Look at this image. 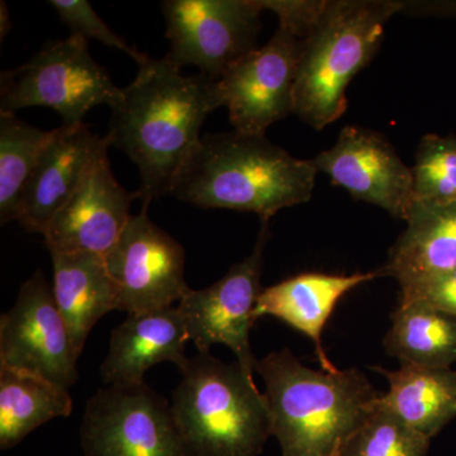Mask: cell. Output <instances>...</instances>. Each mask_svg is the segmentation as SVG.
I'll return each mask as SVG.
<instances>
[{"label":"cell","mask_w":456,"mask_h":456,"mask_svg":"<svg viewBox=\"0 0 456 456\" xmlns=\"http://www.w3.org/2000/svg\"><path fill=\"white\" fill-rule=\"evenodd\" d=\"M260 0H167L163 13L175 68L193 65L220 79L240 59L257 49Z\"/></svg>","instance_id":"ba28073f"},{"label":"cell","mask_w":456,"mask_h":456,"mask_svg":"<svg viewBox=\"0 0 456 456\" xmlns=\"http://www.w3.org/2000/svg\"><path fill=\"white\" fill-rule=\"evenodd\" d=\"M305 38L279 26L264 46L240 59L218 83L233 131L265 136L270 126L293 113V93Z\"/></svg>","instance_id":"30bf717a"},{"label":"cell","mask_w":456,"mask_h":456,"mask_svg":"<svg viewBox=\"0 0 456 456\" xmlns=\"http://www.w3.org/2000/svg\"><path fill=\"white\" fill-rule=\"evenodd\" d=\"M121 98L122 88L93 59L88 40L80 36L49 42L28 62L0 77V113L51 108L69 127L83 125L94 107L112 110Z\"/></svg>","instance_id":"8992f818"},{"label":"cell","mask_w":456,"mask_h":456,"mask_svg":"<svg viewBox=\"0 0 456 456\" xmlns=\"http://www.w3.org/2000/svg\"><path fill=\"white\" fill-rule=\"evenodd\" d=\"M180 373L171 408L188 456L261 454L272 434L254 377L209 353H198Z\"/></svg>","instance_id":"5b68a950"},{"label":"cell","mask_w":456,"mask_h":456,"mask_svg":"<svg viewBox=\"0 0 456 456\" xmlns=\"http://www.w3.org/2000/svg\"><path fill=\"white\" fill-rule=\"evenodd\" d=\"M224 107L217 79L183 75L167 59L141 65L112 108L107 137L137 165L143 202L171 194L200 145L207 117Z\"/></svg>","instance_id":"6da1fadb"},{"label":"cell","mask_w":456,"mask_h":456,"mask_svg":"<svg viewBox=\"0 0 456 456\" xmlns=\"http://www.w3.org/2000/svg\"><path fill=\"white\" fill-rule=\"evenodd\" d=\"M79 359L53 287L37 270L20 287L16 305L0 318V367L38 375L69 389Z\"/></svg>","instance_id":"8fae6325"},{"label":"cell","mask_w":456,"mask_h":456,"mask_svg":"<svg viewBox=\"0 0 456 456\" xmlns=\"http://www.w3.org/2000/svg\"><path fill=\"white\" fill-rule=\"evenodd\" d=\"M413 200L456 202V136L425 134L412 167Z\"/></svg>","instance_id":"d4e9b609"},{"label":"cell","mask_w":456,"mask_h":456,"mask_svg":"<svg viewBox=\"0 0 456 456\" xmlns=\"http://www.w3.org/2000/svg\"><path fill=\"white\" fill-rule=\"evenodd\" d=\"M69 389L38 375L0 367V449L17 446L40 426L70 416Z\"/></svg>","instance_id":"44dd1931"},{"label":"cell","mask_w":456,"mask_h":456,"mask_svg":"<svg viewBox=\"0 0 456 456\" xmlns=\"http://www.w3.org/2000/svg\"><path fill=\"white\" fill-rule=\"evenodd\" d=\"M379 277V270L351 275L302 273L264 288L255 307V320L263 316L275 317L302 332L314 342L321 368L334 371L338 368L327 358L322 345L327 321L345 294Z\"/></svg>","instance_id":"e0dca14e"},{"label":"cell","mask_w":456,"mask_h":456,"mask_svg":"<svg viewBox=\"0 0 456 456\" xmlns=\"http://www.w3.org/2000/svg\"><path fill=\"white\" fill-rule=\"evenodd\" d=\"M49 4L55 9L60 20L69 27L71 35L80 36L86 40L93 38L106 45L107 47L122 51L132 57L139 66L149 61V55L123 41L107 23L103 22L86 0H51Z\"/></svg>","instance_id":"484cf974"},{"label":"cell","mask_w":456,"mask_h":456,"mask_svg":"<svg viewBox=\"0 0 456 456\" xmlns=\"http://www.w3.org/2000/svg\"><path fill=\"white\" fill-rule=\"evenodd\" d=\"M398 302H413L456 317V268L401 288Z\"/></svg>","instance_id":"4316f807"},{"label":"cell","mask_w":456,"mask_h":456,"mask_svg":"<svg viewBox=\"0 0 456 456\" xmlns=\"http://www.w3.org/2000/svg\"><path fill=\"white\" fill-rule=\"evenodd\" d=\"M110 147L107 136L93 134L84 123L55 128L20 197L16 218L20 226L45 235L79 187L90 164Z\"/></svg>","instance_id":"9a60e30c"},{"label":"cell","mask_w":456,"mask_h":456,"mask_svg":"<svg viewBox=\"0 0 456 456\" xmlns=\"http://www.w3.org/2000/svg\"><path fill=\"white\" fill-rule=\"evenodd\" d=\"M318 173L362 202L407 220L413 204L412 167L379 132L346 126L334 146L311 159Z\"/></svg>","instance_id":"4fadbf2b"},{"label":"cell","mask_w":456,"mask_h":456,"mask_svg":"<svg viewBox=\"0 0 456 456\" xmlns=\"http://www.w3.org/2000/svg\"><path fill=\"white\" fill-rule=\"evenodd\" d=\"M270 221H261L253 253L231 266L227 274L211 287L189 289L179 302L189 338L200 354L222 344L235 354L246 374L254 377L255 359L250 345L254 312L263 288L264 251L270 239Z\"/></svg>","instance_id":"9c48e42d"},{"label":"cell","mask_w":456,"mask_h":456,"mask_svg":"<svg viewBox=\"0 0 456 456\" xmlns=\"http://www.w3.org/2000/svg\"><path fill=\"white\" fill-rule=\"evenodd\" d=\"M389 383L377 406L428 439L456 419V371L401 362L397 370L375 368Z\"/></svg>","instance_id":"ffe728a7"},{"label":"cell","mask_w":456,"mask_h":456,"mask_svg":"<svg viewBox=\"0 0 456 456\" xmlns=\"http://www.w3.org/2000/svg\"><path fill=\"white\" fill-rule=\"evenodd\" d=\"M53 134L0 113V224L16 221L20 197Z\"/></svg>","instance_id":"603a6c76"},{"label":"cell","mask_w":456,"mask_h":456,"mask_svg":"<svg viewBox=\"0 0 456 456\" xmlns=\"http://www.w3.org/2000/svg\"><path fill=\"white\" fill-rule=\"evenodd\" d=\"M255 371L265 384L270 434L281 456H338L380 397L362 371L314 370L288 349L257 360Z\"/></svg>","instance_id":"3957f363"},{"label":"cell","mask_w":456,"mask_h":456,"mask_svg":"<svg viewBox=\"0 0 456 456\" xmlns=\"http://www.w3.org/2000/svg\"><path fill=\"white\" fill-rule=\"evenodd\" d=\"M80 444L86 456H188L171 403L146 383L90 397Z\"/></svg>","instance_id":"52a82bcc"},{"label":"cell","mask_w":456,"mask_h":456,"mask_svg":"<svg viewBox=\"0 0 456 456\" xmlns=\"http://www.w3.org/2000/svg\"><path fill=\"white\" fill-rule=\"evenodd\" d=\"M189 338L178 307L128 314L110 336L108 354L101 367L108 386L142 384L145 374L161 362H174L179 370L187 365Z\"/></svg>","instance_id":"2e32d148"},{"label":"cell","mask_w":456,"mask_h":456,"mask_svg":"<svg viewBox=\"0 0 456 456\" xmlns=\"http://www.w3.org/2000/svg\"><path fill=\"white\" fill-rule=\"evenodd\" d=\"M430 441L375 403L371 415L342 444L338 456H428Z\"/></svg>","instance_id":"cb8c5ba5"},{"label":"cell","mask_w":456,"mask_h":456,"mask_svg":"<svg viewBox=\"0 0 456 456\" xmlns=\"http://www.w3.org/2000/svg\"><path fill=\"white\" fill-rule=\"evenodd\" d=\"M406 230L378 269L401 288L456 268V202L413 200Z\"/></svg>","instance_id":"ac0fdd59"},{"label":"cell","mask_w":456,"mask_h":456,"mask_svg":"<svg viewBox=\"0 0 456 456\" xmlns=\"http://www.w3.org/2000/svg\"><path fill=\"white\" fill-rule=\"evenodd\" d=\"M318 171L265 136L207 134L179 174L171 194L203 209L250 212L270 221L310 202Z\"/></svg>","instance_id":"7a4b0ae2"},{"label":"cell","mask_w":456,"mask_h":456,"mask_svg":"<svg viewBox=\"0 0 456 456\" xmlns=\"http://www.w3.org/2000/svg\"><path fill=\"white\" fill-rule=\"evenodd\" d=\"M139 193H128L114 178L108 149L94 159L79 187L60 209L45 244L53 253H90L106 256L131 221V204Z\"/></svg>","instance_id":"5bb4252c"},{"label":"cell","mask_w":456,"mask_h":456,"mask_svg":"<svg viewBox=\"0 0 456 456\" xmlns=\"http://www.w3.org/2000/svg\"><path fill=\"white\" fill-rule=\"evenodd\" d=\"M384 347L406 364L452 368L456 362V317L419 303L398 302Z\"/></svg>","instance_id":"7402d4cb"},{"label":"cell","mask_w":456,"mask_h":456,"mask_svg":"<svg viewBox=\"0 0 456 456\" xmlns=\"http://www.w3.org/2000/svg\"><path fill=\"white\" fill-rule=\"evenodd\" d=\"M143 202L137 216L106 255L107 268L118 289V310L128 314L173 307L191 288L184 277L185 250L156 226Z\"/></svg>","instance_id":"7c38bea8"},{"label":"cell","mask_w":456,"mask_h":456,"mask_svg":"<svg viewBox=\"0 0 456 456\" xmlns=\"http://www.w3.org/2000/svg\"><path fill=\"white\" fill-rule=\"evenodd\" d=\"M12 28L11 16L7 4L4 2L0 3V40L8 35L9 29Z\"/></svg>","instance_id":"83f0119b"},{"label":"cell","mask_w":456,"mask_h":456,"mask_svg":"<svg viewBox=\"0 0 456 456\" xmlns=\"http://www.w3.org/2000/svg\"><path fill=\"white\" fill-rule=\"evenodd\" d=\"M51 256L53 297L80 356L93 327L104 314L118 310V289L102 255L53 253Z\"/></svg>","instance_id":"d6986e66"},{"label":"cell","mask_w":456,"mask_h":456,"mask_svg":"<svg viewBox=\"0 0 456 456\" xmlns=\"http://www.w3.org/2000/svg\"><path fill=\"white\" fill-rule=\"evenodd\" d=\"M406 8L391 0H325L305 40L293 113L314 130L338 121L346 89L382 46L387 23Z\"/></svg>","instance_id":"277c9868"}]
</instances>
